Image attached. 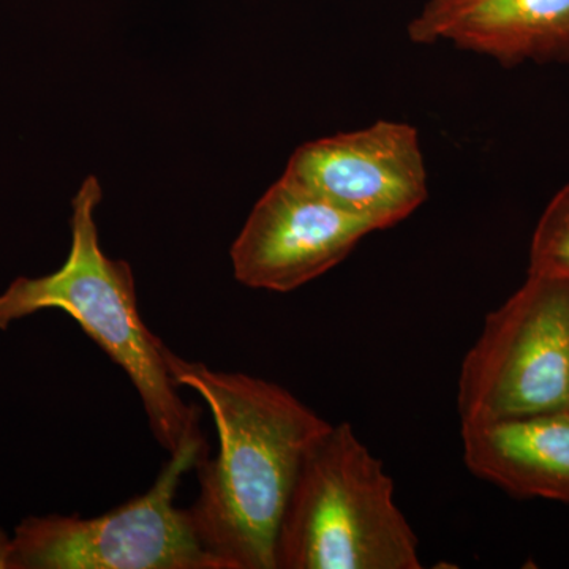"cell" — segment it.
I'll use <instances>...</instances> for the list:
<instances>
[{
	"label": "cell",
	"mask_w": 569,
	"mask_h": 569,
	"mask_svg": "<svg viewBox=\"0 0 569 569\" xmlns=\"http://www.w3.org/2000/svg\"><path fill=\"white\" fill-rule=\"evenodd\" d=\"M471 473L512 496L569 505V407L462 425Z\"/></svg>",
	"instance_id": "9"
},
{
	"label": "cell",
	"mask_w": 569,
	"mask_h": 569,
	"mask_svg": "<svg viewBox=\"0 0 569 569\" xmlns=\"http://www.w3.org/2000/svg\"><path fill=\"white\" fill-rule=\"evenodd\" d=\"M100 201L102 186L89 176L73 198L66 263L51 274L18 277L0 293V331L43 310L66 312L127 373L153 438L173 455L190 438L203 436L200 413L183 402L168 369V347L142 320L132 268L100 246Z\"/></svg>",
	"instance_id": "2"
},
{
	"label": "cell",
	"mask_w": 569,
	"mask_h": 569,
	"mask_svg": "<svg viewBox=\"0 0 569 569\" xmlns=\"http://www.w3.org/2000/svg\"><path fill=\"white\" fill-rule=\"evenodd\" d=\"M529 274L569 280V182L550 200L535 228Z\"/></svg>",
	"instance_id": "10"
},
{
	"label": "cell",
	"mask_w": 569,
	"mask_h": 569,
	"mask_svg": "<svg viewBox=\"0 0 569 569\" xmlns=\"http://www.w3.org/2000/svg\"><path fill=\"white\" fill-rule=\"evenodd\" d=\"M376 228L282 178L253 206L231 246L238 282L290 293L331 271Z\"/></svg>",
	"instance_id": "7"
},
{
	"label": "cell",
	"mask_w": 569,
	"mask_h": 569,
	"mask_svg": "<svg viewBox=\"0 0 569 569\" xmlns=\"http://www.w3.org/2000/svg\"><path fill=\"white\" fill-rule=\"evenodd\" d=\"M569 407V280L529 274L485 328L460 369L462 425Z\"/></svg>",
	"instance_id": "5"
},
{
	"label": "cell",
	"mask_w": 569,
	"mask_h": 569,
	"mask_svg": "<svg viewBox=\"0 0 569 569\" xmlns=\"http://www.w3.org/2000/svg\"><path fill=\"white\" fill-rule=\"evenodd\" d=\"M395 481L348 422L307 452L284 508L276 569H419Z\"/></svg>",
	"instance_id": "3"
},
{
	"label": "cell",
	"mask_w": 569,
	"mask_h": 569,
	"mask_svg": "<svg viewBox=\"0 0 569 569\" xmlns=\"http://www.w3.org/2000/svg\"><path fill=\"white\" fill-rule=\"evenodd\" d=\"M413 43H451L503 63L569 59V0H427Z\"/></svg>",
	"instance_id": "8"
},
{
	"label": "cell",
	"mask_w": 569,
	"mask_h": 569,
	"mask_svg": "<svg viewBox=\"0 0 569 569\" xmlns=\"http://www.w3.org/2000/svg\"><path fill=\"white\" fill-rule=\"evenodd\" d=\"M179 388L211 410L219 452L197 463L190 512L204 548L223 569H276L284 508L307 452L331 427L280 385L187 361L168 348Z\"/></svg>",
	"instance_id": "1"
},
{
	"label": "cell",
	"mask_w": 569,
	"mask_h": 569,
	"mask_svg": "<svg viewBox=\"0 0 569 569\" xmlns=\"http://www.w3.org/2000/svg\"><path fill=\"white\" fill-rule=\"evenodd\" d=\"M11 537L0 529V569H11Z\"/></svg>",
	"instance_id": "11"
},
{
	"label": "cell",
	"mask_w": 569,
	"mask_h": 569,
	"mask_svg": "<svg viewBox=\"0 0 569 569\" xmlns=\"http://www.w3.org/2000/svg\"><path fill=\"white\" fill-rule=\"evenodd\" d=\"M329 203L388 230L429 197L417 127L377 121L299 146L282 174Z\"/></svg>",
	"instance_id": "6"
},
{
	"label": "cell",
	"mask_w": 569,
	"mask_h": 569,
	"mask_svg": "<svg viewBox=\"0 0 569 569\" xmlns=\"http://www.w3.org/2000/svg\"><path fill=\"white\" fill-rule=\"evenodd\" d=\"M208 455L203 436L190 438L148 492L97 518L29 516L11 537V569H223L176 507L183 475Z\"/></svg>",
	"instance_id": "4"
}]
</instances>
